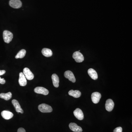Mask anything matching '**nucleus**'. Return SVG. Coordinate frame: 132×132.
I'll return each mask as SVG.
<instances>
[{
    "instance_id": "nucleus-19",
    "label": "nucleus",
    "mask_w": 132,
    "mask_h": 132,
    "mask_svg": "<svg viewBox=\"0 0 132 132\" xmlns=\"http://www.w3.org/2000/svg\"><path fill=\"white\" fill-rule=\"evenodd\" d=\"M12 95L11 92H9L7 93H2L0 94V98L3 99L5 100L8 101L12 98Z\"/></svg>"
},
{
    "instance_id": "nucleus-23",
    "label": "nucleus",
    "mask_w": 132,
    "mask_h": 132,
    "mask_svg": "<svg viewBox=\"0 0 132 132\" xmlns=\"http://www.w3.org/2000/svg\"><path fill=\"white\" fill-rule=\"evenodd\" d=\"M17 132H26V130L23 128H19L17 131Z\"/></svg>"
},
{
    "instance_id": "nucleus-17",
    "label": "nucleus",
    "mask_w": 132,
    "mask_h": 132,
    "mask_svg": "<svg viewBox=\"0 0 132 132\" xmlns=\"http://www.w3.org/2000/svg\"><path fill=\"white\" fill-rule=\"evenodd\" d=\"M68 94L70 96L75 98L80 97L81 95V93L79 90L74 91L73 90H71L69 92Z\"/></svg>"
},
{
    "instance_id": "nucleus-2",
    "label": "nucleus",
    "mask_w": 132,
    "mask_h": 132,
    "mask_svg": "<svg viewBox=\"0 0 132 132\" xmlns=\"http://www.w3.org/2000/svg\"><path fill=\"white\" fill-rule=\"evenodd\" d=\"M38 109L42 113H50L53 111L52 108L51 106L45 104L39 105Z\"/></svg>"
},
{
    "instance_id": "nucleus-3",
    "label": "nucleus",
    "mask_w": 132,
    "mask_h": 132,
    "mask_svg": "<svg viewBox=\"0 0 132 132\" xmlns=\"http://www.w3.org/2000/svg\"><path fill=\"white\" fill-rule=\"evenodd\" d=\"M72 57L76 62L78 63L82 62L84 60V57L83 55L80 52H76L74 53Z\"/></svg>"
},
{
    "instance_id": "nucleus-13",
    "label": "nucleus",
    "mask_w": 132,
    "mask_h": 132,
    "mask_svg": "<svg viewBox=\"0 0 132 132\" xmlns=\"http://www.w3.org/2000/svg\"><path fill=\"white\" fill-rule=\"evenodd\" d=\"M69 127L70 129L74 132H81L83 131L82 128L75 123H70L69 125Z\"/></svg>"
},
{
    "instance_id": "nucleus-8",
    "label": "nucleus",
    "mask_w": 132,
    "mask_h": 132,
    "mask_svg": "<svg viewBox=\"0 0 132 132\" xmlns=\"http://www.w3.org/2000/svg\"><path fill=\"white\" fill-rule=\"evenodd\" d=\"M114 105V103L112 99H108L106 101L105 108L108 111H111L113 109Z\"/></svg>"
},
{
    "instance_id": "nucleus-16",
    "label": "nucleus",
    "mask_w": 132,
    "mask_h": 132,
    "mask_svg": "<svg viewBox=\"0 0 132 132\" xmlns=\"http://www.w3.org/2000/svg\"><path fill=\"white\" fill-rule=\"evenodd\" d=\"M52 78L54 86L55 87H59V78L57 75H56V74H53L52 75Z\"/></svg>"
},
{
    "instance_id": "nucleus-24",
    "label": "nucleus",
    "mask_w": 132,
    "mask_h": 132,
    "mask_svg": "<svg viewBox=\"0 0 132 132\" xmlns=\"http://www.w3.org/2000/svg\"><path fill=\"white\" fill-rule=\"evenodd\" d=\"M6 71L5 70H0V76L4 75Z\"/></svg>"
},
{
    "instance_id": "nucleus-12",
    "label": "nucleus",
    "mask_w": 132,
    "mask_h": 132,
    "mask_svg": "<svg viewBox=\"0 0 132 132\" xmlns=\"http://www.w3.org/2000/svg\"><path fill=\"white\" fill-rule=\"evenodd\" d=\"M12 103L14 107L16 112L18 113H23L24 111L21 108L20 104L19 103V102L17 100L13 99L12 101Z\"/></svg>"
},
{
    "instance_id": "nucleus-20",
    "label": "nucleus",
    "mask_w": 132,
    "mask_h": 132,
    "mask_svg": "<svg viewBox=\"0 0 132 132\" xmlns=\"http://www.w3.org/2000/svg\"><path fill=\"white\" fill-rule=\"evenodd\" d=\"M26 51L24 49H22L15 56V59H22L26 55Z\"/></svg>"
},
{
    "instance_id": "nucleus-10",
    "label": "nucleus",
    "mask_w": 132,
    "mask_h": 132,
    "mask_svg": "<svg viewBox=\"0 0 132 132\" xmlns=\"http://www.w3.org/2000/svg\"><path fill=\"white\" fill-rule=\"evenodd\" d=\"M64 76L65 78L68 79L69 80L73 83H75L76 82V79L74 75L71 71H66L64 73Z\"/></svg>"
},
{
    "instance_id": "nucleus-15",
    "label": "nucleus",
    "mask_w": 132,
    "mask_h": 132,
    "mask_svg": "<svg viewBox=\"0 0 132 132\" xmlns=\"http://www.w3.org/2000/svg\"><path fill=\"white\" fill-rule=\"evenodd\" d=\"M88 73L90 77L94 80H97L98 78L97 73L96 71L92 68H90L88 71Z\"/></svg>"
},
{
    "instance_id": "nucleus-7",
    "label": "nucleus",
    "mask_w": 132,
    "mask_h": 132,
    "mask_svg": "<svg viewBox=\"0 0 132 132\" xmlns=\"http://www.w3.org/2000/svg\"><path fill=\"white\" fill-rule=\"evenodd\" d=\"M101 97V94L99 92H96L92 93V99L94 104H97L100 101Z\"/></svg>"
},
{
    "instance_id": "nucleus-11",
    "label": "nucleus",
    "mask_w": 132,
    "mask_h": 132,
    "mask_svg": "<svg viewBox=\"0 0 132 132\" xmlns=\"http://www.w3.org/2000/svg\"><path fill=\"white\" fill-rule=\"evenodd\" d=\"M19 82V84L20 86H25L27 84L26 78L22 72H20V73Z\"/></svg>"
},
{
    "instance_id": "nucleus-4",
    "label": "nucleus",
    "mask_w": 132,
    "mask_h": 132,
    "mask_svg": "<svg viewBox=\"0 0 132 132\" xmlns=\"http://www.w3.org/2000/svg\"><path fill=\"white\" fill-rule=\"evenodd\" d=\"M23 73L27 80H32L34 78V75L28 68H24L23 69Z\"/></svg>"
},
{
    "instance_id": "nucleus-6",
    "label": "nucleus",
    "mask_w": 132,
    "mask_h": 132,
    "mask_svg": "<svg viewBox=\"0 0 132 132\" xmlns=\"http://www.w3.org/2000/svg\"><path fill=\"white\" fill-rule=\"evenodd\" d=\"M34 92L37 94H42L45 95H47L49 93L48 90L42 87H36L34 89Z\"/></svg>"
},
{
    "instance_id": "nucleus-21",
    "label": "nucleus",
    "mask_w": 132,
    "mask_h": 132,
    "mask_svg": "<svg viewBox=\"0 0 132 132\" xmlns=\"http://www.w3.org/2000/svg\"><path fill=\"white\" fill-rule=\"evenodd\" d=\"M122 130H123V129H122L121 127H118L114 129L113 131V132H122Z\"/></svg>"
},
{
    "instance_id": "nucleus-5",
    "label": "nucleus",
    "mask_w": 132,
    "mask_h": 132,
    "mask_svg": "<svg viewBox=\"0 0 132 132\" xmlns=\"http://www.w3.org/2000/svg\"><path fill=\"white\" fill-rule=\"evenodd\" d=\"M10 6L14 9H19L22 5V3L20 0H10L9 2Z\"/></svg>"
},
{
    "instance_id": "nucleus-1",
    "label": "nucleus",
    "mask_w": 132,
    "mask_h": 132,
    "mask_svg": "<svg viewBox=\"0 0 132 132\" xmlns=\"http://www.w3.org/2000/svg\"><path fill=\"white\" fill-rule=\"evenodd\" d=\"M13 35L12 33L9 31L5 30L3 32V38L4 42L7 43H9L13 39Z\"/></svg>"
},
{
    "instance_id": "nucleus-22",
    "label": "nucleus",
    "mask_w": 132,
    "mask_h": 132,
    "mask_svg": "<svg viewBox=\"0 0 132 132\" xmlns=\"http://www.w3.org/2000/svg\"><path fill=\"white\" fill-rule=\"evenodd\" d=\"M6 83V80H5L4 78H1L0 77V83L1 84H5Z\"/></svg>"
},
{
    "instance_id": "nucleus-18",
    "label": "nucleus",
    "mask_w": 132,
    "mask_h": 132,
    "mask_svg": "<svg viewBox=\"0 0 132 132\" xmlns=\"http://www.w3.org/2000/svg\"><path fill=\"white\" fill-rule=\"evenodd\" d=\"M42 54L45 57H51L53 55V52L50 49L44 48L42 50Z\"/></svg>"
},
{
    "instance_id": "nucleus-14",
    "label": "nucleus",
    "mask_w": 132,
    "mask_h": 132,
    "mask_svg": "<svg viewBox=\"0 0 132 132\" xmlns=\"http://www.w3.org/2000/svg\"><path fill=\"white\" fill-rule=\"evenodd\" d=\"M1 115L3 118L6 120H9L13 117V114L7 111H3L1 112Z\"/></svg>"
},
{
    "instance_id": "nucleus-9",
    "label": "nucleus",
    "mask_w": 132,
    "mask_h": 132,
    "mask_svg": "<svg viewBox=\"0 0 132 132\" xmlns=\"http://www.w3.org/2000/svg\"><path fill=\"white\" fill-rule=\"evenodd\" d=\"M74 115L75 117L78 119V120H83L84 119V114L83 112L80 109L77 108L74 111Z\"/></svg>"
}]
</instances>
